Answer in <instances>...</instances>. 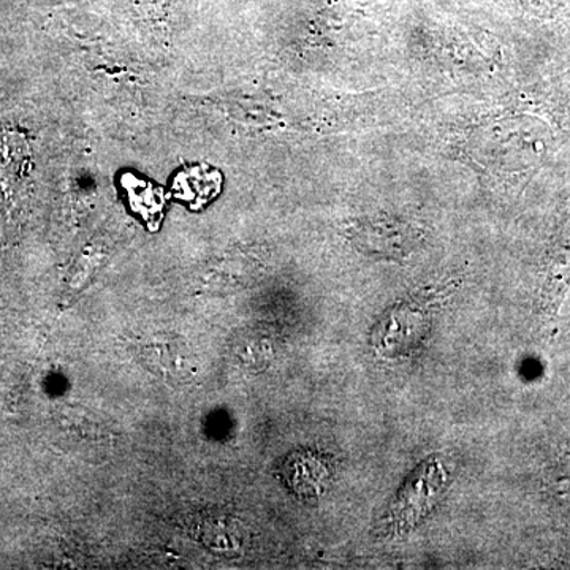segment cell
<instances>
[{"label":"cell","mask_w":570,"mask_h":570,"mask_svg":"<svg viewBox=\"0 0 570 570\" xmlns=\"http://www.w3.org/2000/svg\"><path fill=\"white\" fill-rule=\"evenodd\" d=\"M445 482L448 471L444 464L438 460L425 461L400 491L392 510V523L403 530L414 527L426 515L428 510L433 509L434 502L444 491Z\"/></svg>","instance_id":"obj_1"}]
</instances>
